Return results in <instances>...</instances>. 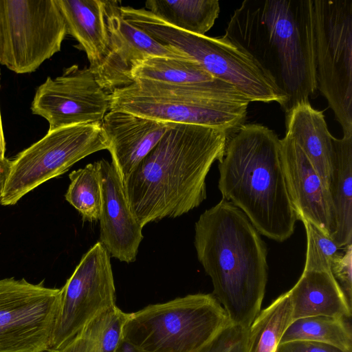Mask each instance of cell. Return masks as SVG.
Wrapping results in <instances>:
<instances>
[{"instance_id": "obj_1", "label": "cell", "mask_w": 352, "mask_h": 352, "mask_svg": "<svg viewBox=\"0 0 352 352\" xmlns=\"http://www.w3.org/2000/svg\"><path fill=\"white\" fill-rule=\"evenodd\" d=\"M230 134L175 123L124 182L131 211L142 227L175 218L206 199V179L221 162Z\"/></svg>"}, {"instance_id": "obj_2", "label": "cell", "mask_w": 352, "mask_h": 352, "mask_svg": "<svg viewBox=\"0 0 352 352\" xmlns=\"http://www.w3.org/2000/svg\"><path fill=\"white\" fill-rule=\"evenodd\" d=\"M223 36L248 54L286 96V113L316 94L313 0H245Z\"/></svg>"}, {"instance_id": "obj_3", "label": "cell", "mask_w": 352, "mask_h": 352, "mask_svg": "<svg viewBox=\"0 0 352 352\" xmlns=\"http://www.w3.org/2000/svg\"><path fill=\"white\" fill-rule=\"evenodd\" d=\"M194 245L230 321L249 328L261 311L268 277L267 250L259 232L222 199L196 221Z\"/></svg>"}, {"instance_id": "obj_4", "label": "cell", "mask_w": 352, "mask_h": 352, "mask_svg": "<svg viewBox=\"0 0 352 352\" xmlns=\"http://www.w3.org/2000/svg\"><path fill=\"white\" fill-rule=\"evenodd\" d=\"M222 199L239 208L261 234L283 242L298 220L284 173L280 140L265 126L243 124L229 135L219 163Z\"/></svg>"}, {"instance_id": "obj_5", "label": "cell", "mask_w": 352, "mask_h": 352, "mask_svg": "<svg viewBox=\"0 0 352 352\" xmlns=\"http://www.w3.org/2000/svg\"><path fill=\"white\" fill-rule=\"evenodd\" d=\"M249 102L221 80L184 85L136 80L111 93L109 111L160 122L208 126L230 134L243 124Z\"/></svg>"}, {"instance_id": "obj_6", "label": "cell", "mask_w": 352, "mask_h": 352, "mask_svg": "<svg viewBox=\"0 0 352 352\" xmlns=\"http://www.w3.org/2000/svg\"><path fill=\"white\" fill-rule=\"evenodd\" d=\"M230 321L212 294H194L128 313L116 352H195Z\"/></svg>"}, {"instance_id": "obj_7", "label": "cell", "mask_w": 352, "mask_h": 352, "mask_svg": "<svg viewBox=\"0 0 352 352\" xmlns=\"http://www.w3.org/2000/svg\"><path fill=\"white\" fill-rule=\"evenodd\" d=\"M130 22L162 45L199 63L249 102H276L284 109L287 98L270 77L248 54L223 36L210 37L182 30L144 8L136 10Z\"/></svg>"}, {"instance_id": "obj_8", "label": "cell", "mask_w": 352, "mask_h": 352, "mask_svg": "<svg viewBox=\"0 0 352 352\" xmlns=\"http://www.w3.org/2000/svg\"><path fill=\"white\" fill-rule=\"evenodd\" d=\"M318 89L352 136V0H313Z\"/></svg>"}, {"instance_id": "obj_9", "label": "cell", "mask_w": 352, "mask_h": 352, "mask_svg": "<svg viewBox=\"0 0 352 352\" xmlns=\"http://www.w3.org/2000/svg\"><path fill=\"white\" fill-rule=\"evenodd\" d=\"M102 122L80 124L48 131L12 160L0 204L12 206L46 181L67 172L82 158L108 150Z\"/></svg>"}, {"instance_id": "obj_10", "label": "cell", "mask_w": 352, "mask_h": 352, "mask_svg": "<svg viewBox=\"0 0 352 352\" xmlns=\"http://www.w3.org/2000/svg\"><path fill=\"white\" fill-rule=\"evenodd\" d=\"M1 65L31 73L60 51L67 34L56 0H0Z\"/></svg>"}, {"instance_id": "obj_11", "label": "cell", "mask_w": 352, "mask_h": 352, "mask_svg": "<svg viewBox=\"0 0 352 352\" xmlns=\"http://www.w3.org/2000/svg\"><path fill=\"white\" fill-rule=\"evenodd\" d=\"M60 302L61 289L0 280V352H47Z\"/></svg>"}, {"instance_id": "obj_12", "label": "cell", "mask_w": 352, "mask_h": 352, "mask_svg": "<svg viewBox=\"0 0 352 352\" xmlns=\"http://www.w3.org/2000/svg\"><path fill=\"white\" fill-rule=\"evenodd\" d=\"M116 306L110 254L98 241L82 256L61 288L60 308L49 350L64 346L95 318Z\"/></svg>"}, {"instance_id": "obj_13", "label": "cell", "mask_w": 352, "mask_h": 352, "mask_svg": "<svg viewBox=\"0 0 352 352\" xmlns=\"http://www.w3.org/2000/svg\"><path fill=\"white\" fill-rule=\"evenodd\" d=\"M110 107L111 94L99 85L89 67L72 65L55 78L48 76L37 88L31 111L45 118L52 131L102 122Z\"/></svg>"}, {"instance_id": "obj_14", "label": "cell", "mask_w": 352, "mask_h": 352, "mask_svg": "<svg viewBox=\"0 0 352 352\" xmlns=\"http://www.w3.org/2000/svg\"><path fill=\"white\" fill-rule=\"evenodd\" d=\"M120 2L104 1V19L109 42L100 63L89 67L99 85L110 94L115 89L131 85V76L134 64L144 58L166 56L190 58L185 54L166 47L146 33L126 21L120 12Z\"/></svg>"}, {"instance_id": "obj_15", "label": "cell", "mask_w": 352, "mask_h": 352, "mask_svg": "<svg viewBox=\"0 0 352 352\" xmlns=\"http://www.w3.org/2000/svg\"><path fill=\"white\" fill-rule=\"evenodd\" d=\"M96 164L102 195L100 242L113 257L134 262L143 227L131 211L124 182L113 163L102 159Z\"/></svg>"}, {"instance_id": "obj_16", "label": "cell", "mask_w": 352, "mask_h": 352, "mask_svg": "<svg viewBox=\"0 0 352 352\" xmlns=\"http://www.w3.org/2000/svg\"><path fill=\"white\" fill-rule=\"evenodd\" d=\"M282 163L289 195L298 220L305 219L331 237L335 232L330 200L320 178L295 141L280 140Z\"/></svg>"}, {"instance_id": "obj_17", "label": "cell", "mask_w": 352, "mask_h": 352, "mask_svg": "<svg viewBox=\"0 0 352 352\" xmlns=\"http://www.w3.org/2000/svg\"><path fill=\"white\" fill-rule=\"evenodd\" d=\"M175 123L160 122L121 111H109L102 126L112 163L123 182Z\"/></svg>"}, {"instance_id": "obj_18", "label": "cell", "mask_w": 352, "mask_h": 352, "mask_svg": "<svg viewBox=\"0 0 352 352\" xmlns=\"http://www.w3.org/2000/svg\"><path fill=\"white\" fill-rule=\"evenodd\" d=\"M288 294L293 320L315 316L351 319L352 305L331 270L304 268L300 278Z\"/></svg>"}, {"instance_id": "obj_19", "label": "cell", "mask_w": 352, "mask_h": 352, "mask_svg": "<svg viewBox=\"0 0 352 352\" xmlns=\"http://www.w3.org/2000/svg\"><path fill=\"white\" fill-rule=\"evenodd\" d=\"M286 124L285 134L303 151L327 191L338 138L329 132L322 111L309 102L300 103L287 113Z\"/></svg>"}, {"instance_id": "obj_20", "label": "cell", "mask_w": 352, "mask_h": 352, "mask_svg": "<svg viewBox=\"0 0 352 352\" xmlns=\"http://www.w3.org/2000/svg\"><path fill=\"white\" fill-rule=\"evenodd\" d=\"M64 18L67 34L80 46L90 63L98 65L109 46V36L104 19V1L56 0Z\"/></svg>"}, {"instance_id": "obj_21", "label": "cell", "mask_w": 352, "mask_h": 352, "mask_svg": "<svg viewBox=\"0 0 352 352\" xmlns=\"http://www.w3.org/2000/svg\"><path fill=\"white\" fill-rule=\"evenodd\" d=\"M352 136L338 139L327 188L338 248L352 243Z\"/></svg>"}, {"instance_id": "obj_22", "label": "cell", "mask_w": 352, "mask_h": 352, "mask_svg": "<svg viewBox=\"0 0 352 352\" xmlns=\"http://www.w3.org/2000/svg\"><path fill=\"white\" fill-rule=\"evenodd\" d=\"M146 10L169 25L204 36L220 12L218 0H148Z\"/></svg>"}, {"instance_id": "obj_23", "label": "cell", "mask_w": 352, "mask_h": 352, "mask_svg": "<svg viewBox=\"0 0 352 352\" xmlns=\"http://www.w3.org/2000/svg\"><path fill=\"white\" fill-rule=\"evenodd\" d=\"M133 80H145L173 85H201L220 80L192 58L153 56L135 63Z\"/></svg>"}, {"instance_id": "obj_24", "label": "cell", "mask_w": 352, "mask_h": 352, "mask_svg": "<svg viewBox=\"0 0 352 352\" xmlns=\"http://www.w3.org/2000/svg\"><path fill=\"white\" fill-rule=\"evenodd\" d=\"M293 321L288 292L260 311L248 328L246 352H275Z\"/></svg>"}, {"instance_id": "obj_25", "label": "cell", "mask_w": 352, "mask_h": 352, "mask_svg": "<svg viewBox=\"0 0 352 352\" xmlns=\"http://www.w3.org/2000/svg\"><path fill=\"white\" fill-rule=\"evenodd\" d=\"M127 316L116 306L95 318L64 346L47 352H116Z\"/></svg>"}, {"instance_id": "obj_26", "label": "cell", "mask_w": 352, "mask_h": 352, "mask_svg": "<svg viewBox=\"0 0 352 352\" xmlns=\"http://www.w3.org/2000/svg\"><path fill=\"white\" fill-rule=\"evenodd\" d=\"M292 340L320 342L345 352H352L351 320L315 316L293 320L280 343Z\"/></svg>"}, {"instance_id": "obj_27", "label": "cell", "mask_w": 352, "mask_h": 352, "mask_svg": "<svg viewBox=\"0 0 352 352\" xmlns=\"http://www.w3.org/2000/svg\"><path fill=\"white\" fill-rule=\"evenodd\" d=\"M69 178L65 199L78 211L83 221H98L102 195L96 162L72 171Z\"/></svg>"}, {"instance_id": "obj_28", "label": "cell", "mask_w": 352, "mask_h": 352, "mask_svg": "<svg viewBox=\"0 0 352 352\" xmlns=\"http://www.w3.org/2000/svg\"><path fill=\"white\" fill-rule=\"evenodd\" d=\"M307 235L305 268L328 269L338 254V247L332 238L314 223L300 219Z\"/></svg>"}, {"instance_id": "obj_29", "label": "cell", "mask_w": 352, "mask_h": 352, "mask_svg": "<svg viewBox=\"0 0 352 352\" xmlns=\"http://www.w3.org/2000/svg\"><path fill=\"white\" fill-rule=\"evenodd\" d=\"M248 328L230 323L195 352H246Z\"/></svg>"}, {"instance_id": "obj_30", "label": "cell", "mask_w": 352, "mask_h": 352, "mask_svg": "<svg viewBox=\"0 0 352 352\" xmlns=\"http://www.w3.org/2000/svg\"><path fill=\"white\" fill-rule=\"evenodd\" d=\"M343 254L334 257L331 271L348 302L352 305V244L345 247Z\"/></svg>"}, {"instance_id": "obj_31", "label": "cell", "mask_w": 352, "mask_h": 352, "mask_svg": "<svg viewBox=\"0 0 352 352\" xmlns=\"http://www.w3.org/2000/svg\"><path fill=\"white\" fill-rule=\"evenodd\" d=\"M275 352H345L325 344L306 341L292 340L280 343Z\"/></svg>"}, {"instance_id": "obj_32", "label": "cell", "mask_w": 352, "mask_h": 352, "mask_svg": "<svg viewBox=\"0 0 352 352\" xmlns=\"http://www.w3.org/2000/svg\"><path fill=\"white\" fill-rule=\"evenodd\" d=\"M12 166V160L0 157V199L1 198L6 182L9 177Z\"/></svg>"}, {"instance_id": "obj_33", "label": "cell", "mask_w": 352, "mask_h": 352, "mask_svg": "<svg viewBox=\"0 0 352 352\" xmlns=\"http://www.w3.org/2000/svg\"><path fill=\"white\" fill-rule=\"evenodd\" d=\"M1 76V73H0ZM6 153V142L4 139V135L3 133L1 119V113H0V157H5Z\"/></svg>"}, {"instance_id": "obj_34", "label": "cell", "mask_w": 352, "mask_h": 352, "mask_svg": "<svg viewBox=\"0 0 352 352\" xmlns=\"http://www.w3.org/2000/svg\"><path fill=\"white\" fill-rule=\"evenodd\" d=\"M1 58H2V31H1V14H0V64L1 63Z\"/></svg>"}]
</instances>
